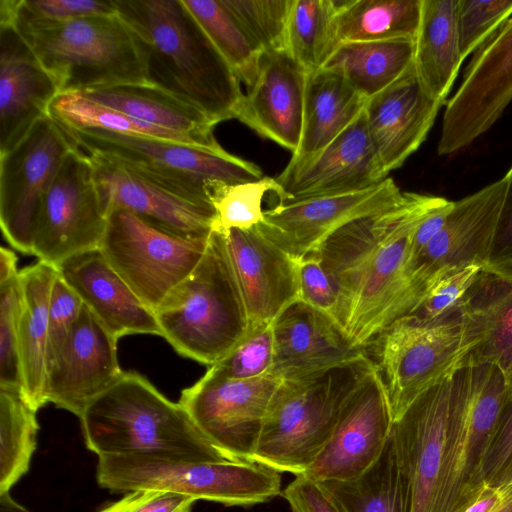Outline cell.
Returning <instances> with one entry per match:
<instances>
[{
    "mask_svg": "<svg viewBox=\"0 0 512 512\" xmlns=\"http://www.w3.org/2000/svg\"><path fill=\"white\" fill-rule=\"evenodd\" d=\"M298 288L299 299L326 313L336 322L338 289L316 255L309 254L298 261Z\"/></svg>",
    "mask_w": 512,
    "mask_h": 512,
    "instance_id": "7dc6e473",
    "label": "cell"
},
{
    "mask_svg": "<svg viewBox=\"0 0 512 512\" xmlns=\"http://www.w3.org/2000/svg\"><path fill=\"white\" fill-rule=\"evenodd\" d=\"M154 312L173 349L209 367L245 336L250 319L222 231L213 230L198 265Z\"/></svg>",
    "mask_w": 512,
    "mask_h": 512,
    "instance_id": "8992f818",
    "label": "cell"
},
{
    "mask_svg": "<svg viewBox=\"0 0 512 512\" xmlns=\"http://www.w3.org/2000/svg\"><path fill=\"white\" fill-rule=\"evenodd\" d=\"M442 105L423 90L414 66L367 100L364 113L369 136L387 176L425 141Z\"/></svg>",
    "mask_w": 512,
    "mask_h": 512,
    "instance_id": "cb8c5ba5",
    "label": "cell"
},
{
    "mask_svg": "<svg viewBox=\"0 0 512 512\" xmlns=\"http://www.w3.org/2000/svg\"><path fill=\"white\" fill-rule=\"evenodd\" d=\"M272 325V374L282 381L312 375L365 352L350 342L333 318L301 299L290 303Z\"/></svg>",
    "mask_w": 512,
    "mask_h": 512,
    "instance_id": "484cf974",
    "label": "cell"
},
{
    "mask_svg": "<svg viewBox=\"0 0 512 512\" xmlns=\"http://www.w3.org/2000/svg\"><path fill=\"white\" fill-rule=\"evenodd\" d=\"M83 302L57 275L51 292L48 316V369L78 320Z\"/></svg>",
    "mask_w": 512,
    "mask_h": 512,
    "instance_id": "bcb514c9",
    "label": "cell"
},
{
    "mask_svg": "<svg viewBox=\"0 0 512 512\" xmlns=\"http://www.w3.org/2000/svg\"><path fill=\"white\" fill-rule=\"evenodd\" d=\"M504 177L506 179V192L494 255H512V166Z\"/></svg>",
    "mask_w": 512,
    "mask_h": 512,
    "instance_id": "11a10c76",
    "label": "cell"
},
{
    "mask_svg": "<svg viewBox=\"0 0 512 512\" xmlns=\"http://www.w3.org/2000/svg\"><path fill=\"white\" fill-rule=\"evenodd\" d=\"M87 448L99 456L154 455L200 461L225 458L179 402L144 376L123 372L80 416Z\"/></svg>",
    "mask_w": 512,
    "mask_h": 512,
    "instance_id": "277c9868",
    "label": "cell"
},
{
    "mask_svg": "<svg viewBox=\"0 0 512 512\" xmlns=\"http://www.w3.org/2000/svg\"><path fill=\"white\" fill-rule=\"evenodd\" d=\"M74 147L48 114L0 155V225L7 242L19 252L31 254L44 195Z\"/></svg>",
    "mask_w": 512,
    "mask_h": 512,
    "instance_id": "5bb4252c",
    "label": "cell"
},
{
    "mask_svg": "<svg viewBox=\"0 0 512 512\" xmlns=\"http://www.w3.org/2000/svg\"><path fill=\"white\" fill-rule=\"evenodd\" d=\"M21 314L22 292L18 276L0 284V388L23 394L19 352Z\"/></svg>",
    "mask_w": 512,
    "mask_h": 512,
    "instance_id": "ee69618b",
    "label": "cell"
},
{
    "mask_svg": "<svg viewBox=\"0 0 512 512\" xmlns=\"http://www.w3.org/2000/svg\"><path fill=\"white\" fill-rule=\"evenodd\" d=\"M366 102L340 75L326 69L308 72L302 136L290 162L302 161L327 146L357 119Z\"/></svg>",
    "mask_w": 512,
    "mask_h": 512,
    "instance_id": "4dcf8cb0",
    "label": "cell"
},
{
    "mask_svg": "<svg viewBox=\"0 0 512 512\" xmlns=\"http://www.w3.org/2000/svg\"><path fill=\"white\" fill-rule=\"evenodd\" d=\"M17 257L6 247L0 249V284L19 276Z\"/></svg>",
    "mask_w": 512,
    "mask_h": 512,
    "instance_id": "9f6ffc18",
    "label": "cell"
},
{
    "mask_svg": "<svg viewBox=\"0 0 512 512\" xmlns=\"http://www.w3.org/2000/svg\"><path fill=\"white\" fill-rule=\"evenodd\" d=\"M88 156L107 216L111 210L124 209L159 229L184 238H208L216 229L214 207L187 201L112 161Z\"/></svg>",
    "mask_w": 512,
    "mask_h": 512,
    "instance_id": "44dd1931",
    "label": "cell"
},
{
    "mask_svg": "<svg viewBox=\"0 0 512 512\" xmlns=\"http://www.w3.org/2000/svg\"><path fill=\"white\" fill-rule=\"evenodd\" d=\"M512 101V18L478 50L446 104L438 154L467 147L489 130Z\"/></svg>",
    "mask_w": 512,
    "mask_h": 512,
    "instance_id": "2e32d148",
    "label": "cell"
},
{
    "mask_svg": "<svg viewBox=\"0 0 512 512\" xmlns=\"http://www.w3.org/2000/svg\"><path fill=\"white\" fill-rule=\"evenodd\" d=\"M333 0H293L286 50L307 71L322 69L341 44Z\"/></svg>",
    "mask_w": 512,
    "mask_h": 512,
    "instance_id": "8d00e7d4",
    "label": "cell"
},
{
    "mask_svg": "<svg viewBox=\"0 0 512 512\" xmlns=\"http://www.w3.org/2000/svg\"><path fill=\"white\" fill-rule=\"evenodd\" d=\"M504 371H505V376H506V381H507L508 400H509L512 398V359Z\"/></svg>",
    "mask_w": 512,
    "mask_h": 512,
    "instance_id": "91938a15",
    "label": "cell"
},
{
    "mask_svg": "<svg viewBox=\"0 0 512 512\" xmlns=\"http://www.w3.org/2000/svg\"><path fill=\"white\" fill-rule=\"evenodd\" d=\"M414 52L415 41L408 39L341 43L322 69L343 77L368 100L412 68Z\"/></svg>",
    "mask_w": 512,
    "mask_h": 512,
    "instance_id": "d6a6232c",
    "label": "cell"
},
{
    "mask_svg": "<svg viewBox=\"0 0 512 512\" xmlns=\"http://www.w3.org/2000/svg\"><path fill=\"white\" fill-rule=\"evenodd\" d=\"M320 484L340 512H411L408 482L391 435L379 458L362 474Z\"/></svg>",
    "mask_w": 512,
    "mask_h": 512,
    "instance_id": "836d02e7",
    "label": "cell"
},
{
    "mask_svg": "<svg viewBox=\"0 0 512 512\" xmlns=\"http://www.w3.org/2000/svg\"><path fill=\"white\" fill-rule=\"evenodd\" d=\"M16 8L31 18L45 21L117 13L113 0H16Z\"/></svg>",
    "mask_w": 512,
    "mask_h": 512,
    "instance_id": "c3c4849f",
    "label": "cell"
},
{
    "mask_svg": "<svg viewBox=\"0 0 512 512\" xmlns=\"http://www.w3.org/2000/svg\"><path fill=\"white\" fill-rule=\"evenodd\" d=\"M0 21L14 25L54 78L59 94L151 83L148 50L118 13L45 21L18 11L16 0H1Z\"/></svg>",
    "mask_w": 512,
    "mask_h": 512,
    "instance_id": "3957f363",
    "label": "cell"
},
{
    "mask_svg": "<svg viewBox=\"0 0 512 512\" xmlns=\"http://www.w3.org/2000/svg\"><path fill=\"white\" fill-rule=\"evenodd\" d=\"M307 74L287 50L264 52L258 76L246 89L236 119L295 153L303 130Z\"/></svg>",
    "mask_w": 512,
    "mask_h": 512,
    "instance_id": "7402d4cb",
    "label": "cell"
},
{
    "mask_svg": "<svg viewBox=\"0 0 512 512\" xmlns=\"http://www.w3.org/2000/svg\"><path fill=\"white\" fill-rule=\"evenodd\" d=\"M453 203L454 201H448L445 205L427 216L417 227L411 239L407 265L418 256V254L441 230Z\"/></svg>",
    "mask_w": 512,
    "mask_h": 512,
    "instance_id": "f5cc1de1",
    "label": "cell"
},
{
    "mask_svg": "<svg viewBox=\"0 0 512 512\" xmlns=\"http://www.w3.org/2000/svg\"><path fill=\"white\" fill-rule=\"evenodd\" d=\"M107 221L92 162L75 146L44 195L31 255L57 267L76 254L99 248Z\"/></svg>",
    "mask_w": 512,
    "mask_h": 512,
    "instance_id": "7c38bea8",
    "label": "cell"
},
{
    "mask_svg": "<svg viewBox=\"0 0 512 512\" xmlns=\"http://www.w3.org/2000/svg\"><path fill=\"white\" fill-rule=\"evenodd\" d=\"M482 266L473 263L437 271L420 303L407 317L429 322L459 312Z\"/></svg>",
    "mask_w": 512,
    "mask_h": 512,
    "instance_id": "b9f144b4",
    "label": "cell"
},
{
    "mask_svg": "<svg viewBox=\"0 0 512 512\" xmlns=\"http://www.w3.org/2000/svg\"><path fill=\"white\" fill-rule=\"evenodd\" d=\"M340 43L417 37L422 0H333Z\"/></svg>",
    "mask_w": 512,
    "mask_h": 512,
    "instance_id": "e575fe53",
    "label": "cell"
},
{
    "mask_svg": "<svg viewBox=\"0 0 512 512\" xmlns=\"http://www.w3.org/2000/svg\"><path fill=\"white\" fill-rule=\"evenodd\" d=\"M55 266L37 261L19 273L22 314L19 352L23 397L35 409L45 404L48 375V316Z\"/></svg>",
    "mask_w": 512,
    "mask_h": 512,
    "instance_id": "f1b7e54d",
    "label": "cell"
},
{
    "mask_svg": "<svg viewBox=\"0 0 512 512\" xmlns=\"http://www.w3.org/2000/svg\"><path fill=\"white\" fill-rule=\"evenodd\" d=\"M49 115L59 124L69 127L104 130L117 134L155 138L204 148L220 146H206L192 137L133 118L77 93L58 94L50 105Z\"/></svg>",
    "mask_w": 512,
    "mask_h": 512,
    "instance_id": "f35d334b",
    "label": "cell"
},
{
    "mask_svg": "<svg viewBox=\"0 0 512 512\" xmlns=\"http://www.w3.org/2000/svg\"><path fill=\"white\" fill-rule=\"evenodd\" d=\"M293 0H224L262 52L286 50Z\"/></svg>",
    "mask_w": 512,
    "mask_h": 512,
    "instance_id": "60d3db41",
    "label": "cell"
},
{
    "mask_svg": "<svg viewBox=\"0 0 512 512\" xmlns=\"http://www.w3.org/2000/svg\"><path fill=\"white\" fill-rule=\"evenodd\" d=\"M0 512H30L17 503L9 492L0 493Z\"/></svg>",
    "mask_w": 512,
    "mask_h": 512,
    "instance_id": "680465c9",
    "label": "cell"
},
{
    "mask_svg": "<svg viewBox=\"0 0 512 512\" xmlns=\"http://www.w3.org/2000/svg\"><path fill=\"white\" fill-rule=\"evenodd\" d=\"M152 491H136L128 493L125 497L114 502L99 512H129L140 502L146 499Z\"/></svg>",
    "mask_w": 512,
    "mask_h": 512,
    "instance_id": "6f0895ef",
    "label": "cell"
},
{
    "mask_svg": "<svg viewBox=\"0 0 512 512\" xmlns=\"http://www.w3.org/2000/svg\"><path fill=\"white\" fill-rule=\"evenodd\" d=\"M56 268L59 276L117 340L133 334L162 337L155 312L134 293L100 248L76 254Z\"/></svg>",
    "mask_w": 512,
    "mask_h": 512,
    "instance_id": "4316f807",
    "label": "cell"
},
{
    "mask_svg": "<svg viewBox=\"0 0 512 512\" xmlns=\"http://www.w3.org/2000/svg\"><path fill=\"white\" fill-rule=\"evenodd\" d=\"M375 368L364 352L312 375L282 381L268 407L253 462L304 474L329 441L352 394Z\"/></svg>",
    "mask_w": 512,
    "mask_h": 512,
    "instance_id": "5b68a950",
    "label": "cell"
},
{
    "mask_svg": "<svg viewBox=\"0 0 512 512\" xmlns=\"http://www.w3.org/2000/svg\"><path fill=\"white\" fill-rule=\"evenodd\" d=\"M283 497L292 512H340L325 488L304 475L296 476Z\"/></svg>",
    "mask_w": 512,
    "mask_h": 512,
    "instance_id": "f907efd6",
    "label": "cell"
},
{
    "mask_svg": "<svg viewBox=\"0 0 512 512\" xmlns=\"http://www.w3.org/2000/svg\"><path fill=\"white\" fill-rule=\"evenodd\" d=\"M388 176L373 148L364 110L327 146L314 155L288 162L274 177L278 201L354 192L374 186Z\"/></svg>",
    "mask_w": 512,
    "mask_h": 512,
    "instance_id": "d6986e66",
    "label": "cell"
},
{
    "mask_svg": "<svg viewBox=\"0 0 512 512\" xmlns=\"http://www.w3.org/2000/svg\"><path fill=\"white\" fill-rule=\"evenodd\" d=\"M114 338L83 304L66 342L48 369L47 403L80 416L123 374Z\"/></svg>",
    "mask_w": 512,
    "mask_h": 512,
    "instance_id": "ffe728a7",
    "label": "cell"
},
{
    "mask_svg": "<svg viewBox=\"0 0 512 512\" xmlns=\"http://www.w3.org/2000/svg\"><path fill=\"white\" fill-rule=\"evenodd\" d=\"M210 41L247 88L255 82L262 50L246 33L224 0H182Z\"/></svg>",
    "mask_w": 512,
    "mask_h": 512,
    "instance_id": "d590c367",
    "label": "cell"
},
{
    "mask_svg": "<svg viewBox=\"0 0 512 512\" xmlns=\"http://www.w3.org/2000/svg\"><path fill=\"white\" fill-rule=\"evenodd\" d=\"M98 484L113 492L163 491L227 506H250L281 493L279 472L256 462L154 455L98 457Z\"/></svg>",
    "mask_w": 512,
    "mask_h": 512,
    "instance_id": "ba28073f",
    "label": "cell"
},
{
    "mask_svg": "<svg viewBox=\"0 0 512 512\" xmlns=\"http://www.w3.org/2000/svg\"><path fill=\"white\" fill-rule=\"evenodd\" d=\"M372 345L394 419L422 393L465 367L469 355L461 311L429 322L401 318Z\"/></svg>",
    "mask_w": 512,
    "mask_h": 512,
    "instance_id": "9c48e42d",
    "label": "cell"
},
{
    "mask_svg": "<svg viewBox=\"0 0 512 512\" xmlns=\"http://www.w3.org/2000/svg\"><path fill=\"white\" fill-rule=\"evenodd\" d=\"M36 412L20 391L0 388V493L29 469L39 430Z\"/></svg>",
    "mask_w": 512,
    "mask_h": 512,
    "instance_id": "74e56055",
    "label": "cell"
},
{
    "mask_svg": "<svg viewBox=\"0 0 512 512\" xmlns=\"http://www.w3.org/2000/svg\"><path fill=\"white\" fill-rule=\"evenodd\" d=\"M209 237L184 238L130 211L114 209L108 213L99 248L134 293L155 311L198 265Z\"/></svg>",
    "mask_w": 512,
    "mask_h": 512,
    "instance_id": "30bf717a",
    "label": "cell"
},
{
    "mask_svg": "<svg viewBox=\"0 0 512 512\" xmlns=\"http://www.w3.org/2000/svg\"><path fill=\"white\" fill-rule=\"evenodd\" d=\"M58 86L14 25L0 21V155L49 114Z\"/></svg>",
    "mask_w": 512,
    "mask_h": 512,
    "instance_id": "603a6c76",
    "label": "cell"
},
{
    "mask_svg": "<svg viewBox=\"0 0 512 512\" xmlns=\"http://www.w3.org/2000/svg\"><path fill=\"white\" fill-rule=\"evenodd\" d=\"M453 512H512V476L498 484H481Z\"/></svg>",
    "mask_w": 512,
    "mask_h": 512,
    "instance_id": "816d5d0a",
    "label": "cell"
},
{
    "mask_svg": "<svg viewBox=\"0 0 512 512\" xmlns=\"http://www.w3.org/2000/svg\"><path fill=\"white\" fill-rule=\"evenodd\" d=\"M512 475V398L503 410L479 474V485L496 484Z\"/></svg>",
    "mask_w": 512,
    "mask_h": 512,
    "instance_id": "681fc988",
    "label": "cell"
},
{
    "mask_svg": "<svg viewBox=\"0 0 512 512\" xmlns=\"http://www.w3.org/2000/svg\"><path fill=\"white\" fill-rule=\"evenodd\" d=\"M152 125L192 137L206 146L220 145L215 124L199 109L154 83H129L77 93Z\"/></svg>",
    "mask_w": 512,
    "mask_h": 512,
    "instance_id": "f546056e",
    "label": "cell"
},
{
    "mask_svg": "<svg viewBox=\"0 0 512 512\" xmlns=\"http://www.w3.org/2000/svg\"><path fill=\"white\" fill-rule=\"evenodd\" d=\"M281 382L273 374L230 379L209 367L182 390L178 402L225 458L253 462L268 407Z\"/></svg>",
    "mask_w": 512,
    "mask_h": 512,
    "instance_id": "4fadbf2b",
    "label": "cell"
},
{
    "mask_svg": "<svg viewBox=\"0 0 512 512\" xmlns=\"http://www.w3.org/2000/svg\"><path fill=\"white\" fill-rule=\"evenodd\" d=\"M59 125L74 146L84 153L112 161L168 192L199 205L213 207L209 191L212 183L238 184L265 176L259 166L230 154L221 146L204 148Z\"/></svg>",
    "mask_w": 512,
    "mask_h": 512,
    "instance_id": "52a82bcc",
    "label": "cell"
},
{
    "mask_svg": "<svg viewBox=\"0 0 512 512\" xmlns=\"http://www.w3.org/2000/svg\"><path fill=\"white\" fill-rule=\"evenodd\" d=\"M393 421L388 393L376 365L352 394L329 441L302 475L318 483L359 476L381 455Z\"/></svg>",
    "mask_w": 512,
    "mask_h": 512,
    "instance_id": "ac0fdd59",
    "label": "cell"
},
{
    "mask_svg": "<svg viewBox=\"0 0 512 512\" xmlns=\"http://www.w3.org/2000/svg\"><path fill=\"white\" fill-rule=\"evenodd\" d=\"M274 355L272 322L250 323L238 344L210 368L230 379L260 378L272 374Z\"/></svg>",
    "mask_w": 512,
    "mask_h": 512,
    "instance_id": "7bdbcfd3",
    "label": "cell"
},
{
    "mask_svg": "<svg viewBox=\"0 0 512 512\" xmlns=\"http://www.w3.org/2000/svg\"><path fill=\"white\" fill-rule=\"evenodd\" d=\"M148 50L152 83L203 112L215 125L236 119L241 81L182 0H113Z\"/></svg>",
    "mask_w": 512,
    "mask_h": 512,
    "instance_id": "7a4b0ae2",
    "label": "cell"
},
{
    "mask_svg": "<svg viewBox=\"0 0 512 512\" xmlns=\"http://www.w3.org/2000/svg\"><path fill=\"white\" fill-rule=\"evenodd\" d=\"M448 201L404 192L393 205L341 226L311 253L337 286L336 322L355 347L366 349L387 328L402 293L412 236Z\"/></svg>",
    "mask_w": 512,
    "mask_h": 512,
    "instance_id": "6da1fadb",
    "label": "cell"
},
{
    "mask_svg": "<svg viewBox=\"0 0 512 512\" xmlns=\"http://www.w3.org/2000/svg\"><path fill=\"white\" fill-rule=\"evenodd\" d=\"M196 500L172 492L152 491L129 512H190Z\"/></svg>",
    "mask_w": 512,
    "mask_h": 512,
    "instance_id": "db71d44e",
    "label": "cell"
},
{
    "mask_svg": "<svg viewBox=\"0 0 512 512\" xmlns=\"http://www.w3.org/2000/svg\"><path fill=\"white\" fill-rule=\"evenodd\" d=\"M458 0H422L414 70L423 90L445 103L463 62L456 26Z\"/></svg>",
    "mask_w": 512,
    "mask_h": 512,
    "instance_id": "1f68e13d",
    "label": "cell"
},
{
    "mask_svg": "<svg viewBox=\"0 0 512 512\" xmlns=\"http://www.w3.org/2000/svg\"><path fill=\"white\" fill-rule=\"evenodd\" d=\"M512 15V0H458L456 26L462 60L479 50Z\"/></svg>",
    "mask_w": 512,
    "mask_h": 512,
    "instance_id": "f6af8a7d",
    "label": "cell"
},
{
    "mask_svg": "<svg viewBox=\"0 0 512 512\" xmlns=\"http://www.w3.org/2000/svg\"><path fill=\"white\" fill-rule=\"evenodd\" d=\"M469 355L466 366L491 362L504 370L512 359V255L483 264L462 306Z\"/></svg>",
    "mask_w": 512,
    "mask_h": 512,
    "instance_id": "83f0119b",
    "label": "cell"
},
{
    "mask_svg": "<svg viewBox=\"0 0 512 512\" xmlns=\"http://www.w3.org/2000/svg\"><path fill=\"white\" fill-rule=\"evenodd\" d=\"M464 367L418 396L393 421L391 437L411 512H433Z\"/></svg>",
    "mask_w": 512,
    "mask_h": 512,
    "instance_id": "9a60e30c",
    "label": "cell"
},
{
    "mask_svg": "<svg viewBox=\"0 0 512 512\" xmlns=\"http://www.w3.org/2000/svg\"><path fill=\"white\" fill-rule=\"evenodd\" d=\"M403 194L387 177L359 191L278 201L264 210L262 221L254 228L299 261L341 226L393 205Z\"/></svg>",
    "mask_w": 512,
    "mask_h": 512,
    "instance_id": "e0dca14e",
    "label": "cell"
},
{
    "mask_svg": "<svg viewBox=\"0 0 512 512\" xmlns=\"http://www.w3.org/2000/svg\"><path fill=\"white\" fill-rule=\"evenodd\" d=\"M506 192L505 177L454 201L445 224L405 268L402 293L391 321L409 316L439 270L488 262L494 255Z\"/></svg>",
    "mask_w": 512,
    "mask_h": 512,
    "instance_id": "8fae6325",
    "label": "cell"
},
{
    "mask_svg": "<svg viewBox=\"0 0 512 512\" xmlns=\"http://www.w3.org/2000/svg\"><path fill=\"white\" fill-rule=\"evenodd\" d=\"M222 232L250 323L273 322L299 299L298 261L256 228Z\"/></svg>",
    "mask_w": 512,
    "mask_h": 512,
    "instance_id": "d4e9b609",
    "label": "cell"
},
{
    "mask_svg": "<svg viewBox=\"0 0 512 512\" xmlns=\"http://www.w3.org/2000/svg\"><path fill=\"white\" fill-rule=\"evenodd\" d=\"M210 200L217 217L216 229L250 230L263 219V199L266 194L279 193L275 178L262 179L238 184L212 183L209 187Z\"/></svg>",
    "mask_w": 512,
    "mask_h": 512,
    "instance_id": "ab89813d",
    "label": "cell"
}]
</instances>
